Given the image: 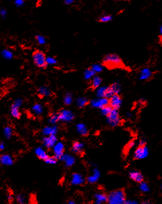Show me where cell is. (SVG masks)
<instances>
[{
	"mask_svg": "<svg viewBox=\"0 0 162 204\" xmlns=\"http://www.w3.org/2000/svg\"><path fill=\"white\" fill-rule=\"evenodd\" d=\"M102 65L108 69H116L124 66L121 58L117 54L106 55L103 59Z\"/></svg>",
	"mask_w": 162,
	"mask_h": 204,
	"instance_id": "6da1fadb",
	"label": "cell"
},
{
	"mask_svg": "<svg viewBox=\"0 0 162 204\" xmlns=\"http://www.w3.org/2000/svg\"><path fill=\"white\" fill-rule=\"evenodd\" d=\"M108 202L110 204L125 203L126 197L123 190L113 191L108 195Z\"/></svg>",
	"mask_w": 162,
	"mask_h": 204,
	"instance_id": "7a4b0ae2",
	"label": "cell"
},
{
	"mask_svg": "<svg viewBox=\"0 0 162 204\" xmlns=\"http://www.w3.org/2000/svg\"><path fill=\"white\" fill-rule=\"evenodd\" d=\"M33 62L36 66L39 68H46L47 66V57L45 53L40 50H35L32 53Z\"/></svg>",
	"mask_w": 162,
	"mask_h": 204,
	"instance_id": "3957f363",
	"label": "cell"
},
{
	"mask_svg": "<svg viewBox=\"0 0 162 204\" xmlns=\"http://www.w3.org/2000/svg\"><path fill=\"white\" fill-rule=\"evenodd\" d=\"M107 120L108 123L113 127L120 125L121 119H120L117 109H112L110 113L107 116Z\"/></svg>",
	"mask_w": 162,
	"mask_h": 204,
	"instance_id": "277c9868",
	"label": "cell"
},
{
	"mask_svg": "<svg viewBox=\"0 0 162 204\" xmlns=\"http://www.w3.org/2000/svg\"><path fill=\"white\" fill-rule=\"evenodd\" d=\"M149 149L145 145L139 146L134 152V158L137 160H143L148 156Z\"/></svg>",
	"mask_w": 162,
	"mask_h": 204,
	"instance_id": "5b68a950",
	"label": "cell"
},
{
	"mask_svg": "<svg viewBox=\"0 0 162 204\" xmlns=\"http://www.w3.org/2000/svg\"><path fill=\"white\" fill-rule=\"evenodd\" d=\"M122 99L118 94H114L109 99V105L114 109H118L122 104Z\"/></svg>",
	"mask_w": 162,
	"mask_h": 204,
	"instance_id": "8992f818",
	"label": "cell"
},
{
	"mask_svg": "<svg viewBox=\"0 0 162 204\" xmlns=\"http://www.w3.org/2000/svg\"><path fill=\"white\" fill-rule=\"evenodd\" d=\"M113 94V92L110 87H102L100 88L97 91V96L100 98H109Z\"/></svg>",
	"mask_w": 162,
	"mask_h": 204,
	"instance_id": "52a82bcc",
	"label": "cell"
},
{
	"mask_svg": "<svg viewBox=\"0 0 162 204\" xmlns=\"http://www.w3.org/2000/svg\"><path fill=\"white\" fill-rule=\"evenodd\" d=\"M91 105L94 107L102 109L104 106L109 105V99L108 98H100L99 99H96L91 101Z\"/></svg>",
	"mask_w": 162,
	"mask_h": 204,
	"instance_id": "ba28073f",
	"label": "cell"
},
{
	"mask_svg": "<svg viewBox=\"0 0 162 204\" xmlns=\"http://www.w3.org/2000/svg\"><path fill=\"white\" fill-rule=\"evenodd\" d=\"M152 74H153V73H152V71L149 68H143V69H141V71L140 72L139 79L141 80H143V81H144V80H147L149 78H151L152 77Z\"/></svg>",
	"mask_w": 162,
	"mask_h": 204,
	"instance_id": "9c48e42d",
	"label": "cell"
},
{
	"mask_svg": "<svg viewBox=\"0 0 162 204\" xmlns=\"http://www.w3.org/2000/svg\"><path fill=\"white\" fill-rule=\"evenodd\" d=\"M130 178L136 183H141L143 181V176L141 172L137 171H132L129 172Z\"/></svg>",
	"mask_w": 162,
	"mask_h": 204,
	"instance_id": "30bf717a",
	"label": "cell"
},
{
	"mask_svg": "<svg viewBox=\"0 0 162 204\" xmlns=\"http://www.w3.org/2000/svg\"><path fill=\"white\" fill-rule=\"evenodd\" d=\"M64 145L62 143H57L54 145V153L56 158L62 157L64 152Z\"/></svg>",
	"mask_w": 162,
	"mask_h": 204,
	"instance_id": "8fae6325",
	"label": "cell"
},
{
	"mask_svg": "<svg viewBox=\"0 0 162 204\" xmlns=\"http://www.w3.org/2000/svg\"><path fill=\"white\" fill-rule=\"evenodd\" d=\"M57 142V138L55 135H50L49 137H45L44 139V144L47 148H52L54 146Z\"/></svg>",
	"mask_w": 162,
	"mask_h": 204,
	"instance_id": "7c38bea8",
	"label": "cell"
},
{
	"mask_svg": "<svg viewBox=\"0 0 162 204\" xmlns=\"http://www.w3.org/2000/svg\"><path fill=\"white\" fill-rule=\"evenodd\" d=\"M73 117V115H72V113L67 111H62V112L61 113H59V115H58V119H59L64 121L71 120Z\"/></svg>",
	"mask_w": 162,
	"mask_h": 204,
	"instance_id": "4fadbf2b",
	"label": "cell"
},
{
	"mask_svg": "<svg viewBox=\"0 0 162 204\" xmlns=\"http://www.w3.org/2000/svg\"><path fill=\"white\" fill-rule=\"evenodd\" d=\"M72 150L77 154H81L84 151V144L79 142H74L72 146Z\"/></svg>",
	"mask_w": 162,
	"mask_h": 204,
	"instance_id": "5bb4252c",
	"label": "cell"
},
{
	"mask_svg": "<svg viewBox=\"0 0 162 204\" xmlns=\"http://www.w3.org/2000/svg\"><path fill=\"white\" fill-rule=\"evenodd\" d=\"M11 115L14 116V118L19 119L21 116V113L19 110L18 105L16 104H13L11 107Z\"/></svg>",
	"mask_w": 162,
	"mask_h": 204,
	"instance_id": "9a60e30c",
	"label": "cell"
},
{
	"mask_svg": "<svg viewBox=\"0 0 162 204\" xmlns=\"http://www.w3.org/2000/svg\"><path fill=\"white\" fill-rule=\"evenodd\" d=\"M84 182L83 177L79 174H74L72 176V183L74 184H81Z\"/></svg>",
	"mask_w": 162,
	"mask_h": 204,
	"instance_id": "2e32d148",
	"label": "cell"
},
{
	"mask_svg": "<svg viewBox=\"0 0 162 204\" xmlns=\"http://www.w3.org/2000/svg\"><path fill=\"white\" fill-rule=\"evenodd\" d=\"M0 162L5 165H11L13 163L12 159L8 155H2L0 156Z\"/></svg>",
	"mask_w": 162,
	"mask_h": 204,
	"instance_id": "e0dca14e",
	"label": "cell"
},
{
	"mask_svg": "<svg viewBox=\"0 0 162 204\" xmlns=\"http://www.w3.org/2000/svg\"><path fill=\"white\" fill-rule=\"evenodd\" d=\"M96 203H102L108 201V196L104 193H97L95 195Z\"/></svg>",
	"mask_w": 162,
	"mask_h": 204,
	"instance_id": "ac0fdd59",
	"label": "cell"
},
{
	"mask_svg": "<svg viewBox=\"0 0 162 204\" xmlns=\"http://www.w3.org/2000/svg\"><path fill=\"white\" fill-rule=\"evenodd\" d=\"M36 154H37V156L40 159H42L44 160H45L48 157H49L48 154H47V152H46L45 150L42 149L41 148H38L36 150Z\"/></svg>",
	"mask_w": 162,
	"mask_h": 204,
	"instance_id": "d6986e66",
	"label": "cell"
},
{
	"mask_svg": "<svg viewBox=\"0 0 162 204\" xmlns=\"http://www.w3.org/2000/svg\"><path fill=\"white\" fill-rule=\"evenodd\" d=\"M99 177H100V172L98 171V169H94L93 175L89 177L88 180L89 183H94L98 180Z\"/></svg>",
	"mask_w": 162,
	"mask_h": 204,
	"instance_id": "ffe728a7",
	"label": "cell"
},
{
	"mask_svg": "<svg viewBox=\"0 0 162 204\" xmlns=\"http://www.w3.org/2000/svg\"><path fill=\"white\" fill-rule=\"evenodd\" d=\"M102 83V79L98 76H94L91 80V87L93 88H97Z\"/></svg>",
	"mask_w": 162,
	"mask_h": 204,
	"instance_id": "44dd1931",
	"label": "cell"
},
{
	"mask_svg": "<svg viewBox=\"0 0 162 204\" xmlns=\"http://www.w3.org/2000/svg\"><path fill=\"white\" fill-rule=\"evenodd\" d=\"M77 132H78L81 135L86 136L88 134V130L87 127L84 124H79L77 126Z\"/></svg>",
	"mask_w": 162,
	"mask_h": 204,
	"instance_id": "7402d4cb",
	"label": "cell"
},
{
	"mask_svg": "<svg viewBox=\"0 0 162 204\" xmlns=\"http://www.w3.org/2000/svg\"><path fill=\"white\" fill-rule=\"evenodd\" d=\"M95 75L96 72L92 69V68L90 67L87 69L85 71V73H84V77H85V79L86 80H89L92 78Z\"/></svg>",
	"mask_w": 162,
	"mask_h": 204,
	"instance_id": "603a6c76",
	"label": "cell"
},
{
	"mask_svg": "<svg viewBox=\"0 0 162 204\" xmlns=\"http://www.w3.org/2000/svg\"><path fill=\"white\" fill-rule=\"evenodd\" d=\"M139 189L142 192H144V193L149 192L150 190L148 184L145 183V182H144L143 181L141 182V183H139Z\"/></svg>",
	"mask_w": 162,
	"mask_h": 204,
	"instance_id": "cb8c5ba5",
	"label": "cell"
},
{
	"mask_svg": "<svg viewBox=\"0 0 162 204\" xmlns=\"http://www.w3.org/2000/svg\"><path fill=\"white\" fill-rule=\"evenodd\" d=\"M112 20V16L111 15H103L100 18H99V22L102 23H106L109 22Z\"/></svg>",
	"mask_w": 162,
	"mask_h": 204,
	"instance_id": "d4e9b609",
	"label": "cell"
},
{
	"mask_svg": "<svg viewBox=\"0 0 162 204\" xmlns=\"http://www.w3.org/2000/svg\"><path fill=\"white\" fill-rule=\"evenodd\" d=\"M112 109H113L111 107L110 105H107V106H104V107H102V108L101 109V112H102V113L104 115H105V116H107L110 113V112H111V111H112Z\"/></svg>",
	"mask_w": 162,
	"mask_h": 204,
	"instance_id": "484cf974",
	"label": "cell"
},
{
	"mask_svg": "<svg viewBox=\"0 0 162 204\" xmlns=\"http://www.w3.org/2000/svg\"><path fill=\"white\" fill-rule=\"evenodd\" d=\"M35 40L37 41L38 44L39 45H45L46 43V38L44 36L38 35L35 36Z\"/></svg>",
	"mask_w": 162,
	"mask_h": 204,
	"instance_id": "4316f807",
	"label": "cell"
},
{
	"mask_svg": "<svg viewBox=\"0 0 162 204\" xmlns=\"http://www.w3.org/2000/svg\"><path fill=\"white\" fill-rule=\"evenodd\" d=\"M103 67H104V65L102 64H96L93 65L92 66H91V68H92V69L96 72V73H100L102 71Z\"/></svg>",
	"mask_w": 162,
	"mask_h": 204,
	"instance_id": "83f0119b",
	"label": "cell"
},
{
	"mask_svg": "<svg viewBox=\"0 0 162 204\" xmlns=\"http://www.w3.org/2000/svg\"><path fill=\"white\" fill-rule=\"evenodd\" d=\"M32 111L35 112V113L37 114V115H40L42 112V107L40 104H35V106H33Z\"/></svg>",
	"mask_w": 162,
	"mask_h": 204,
	"instance_id": "f1b7e54d",
	"label": "cell"
},
{
	"mask_svg": "<svg viewBox=\"0 0 162 204\" xmlns=\"http://www.w3.org/2000/svg\"><path fill=\"white\" fill-rule=\"evenodd\" d=\"M88 103V100L84 98H79L78 101H77V104H78V106H79V107H84V106H85Z\"/></svg>",
	"mask_w": 162,
	"mask_h": 204,
	"instance_id": "f546056e",
	"label": "cell"
},
{
	"mask_svg": "<svg viewBox=\"0 0 162 204\" xmlns=\"http://www.w3.org/2000/svg\"><path fill=\"white\" fill-rule=\"evenodd\" d=\"M110 88L111 89H112L114 94H118L120 90V87L119 86V84H112V86H110Z\"/></svg>",
	"mask_w": 162,
	"mask_h": 204,
	"instance_id": "4dcf8cb0",
	"label": "cell"
},
{
	"mask_svg": "<svg viewBox=\"0 0 162 204\" xmlns=\"http://www.w3.org/2000/svg\"><path fill=\"white\" fill-rule=\"evenodd\" d=\"M65 162H66V165L67 166H71L73 164L74 162V158H72L71 156H67L66 158H65Z\"/></svg>",
	"mask_w": 162,
	"mask_h": 204,
	"instance_id": "1f68e13d",
	"label": "cell"
},
{
	"mask_svg": "<svg viewBox=\"0 0 162 204\" xmlns=\"http://www.w3.org/2000/svg\"><path fill=\"white\" fill-rule=\"evenodd\" d=\"M55 128H50V127H47L45 128L43 132H45V134L47 135H54V133L55 132Z\"/></svg>",
	"mask_w": 162,
	"mask_h": 204,
	"instance_id": "d6a6232c",
	"label": "cell"
},
{
	"mask_svg": "<svg viewBox=\"0 0 162 204\" xmlns=\"http://www.w3.org/2000/svg\"><path fill=\"white\" fill-rule=\"evenodd\" d=\"M4 133H5V135H6V137L10 138L12 135V130L11 128L6 127L4 130Z\"/></svg>",
	"mask_w": 162,
	"mask_h": 204,
	"instance_id": "836d02e7",
	"label": "cell"
},
{
	"mask_svg": "<svg viewBox=\"0 0 162 204\" xmlns=\"http://www.w3.org/2000/svg\"><path fill=\"white\" fill-rule=\"evenodd\" d=\"M71 102H72V98L71 95H69V94H67V95L65 96V98H64L65 104H67V105H69V104H71Z\"/></svg>",
	"mask_w": 162,
	"mask_h": 204,
	"instance_id": "e575fe53",
	"label": "cell"
},
{
	"mask_svg": "<svg viewBox=\"0 0 162 204\" xmlns=\"http://www.w3.org/2000/svg\"><path fill=\"white\" fill-rule=\"evenodd\" d=\"M45 162L49 164H55L57 162V158L56 157H48L45 160Z\"/></svg>",
	"mask_w": 162,
	"mask_h": 204,
	"instance_id": "d590c367",
	"label": "cell"
},
{
	"mask_svg": "<svg viewBox=\"0 0 162 204\" xmlns=\"http://www.w3.org/2000/svg\"><path fill=\"white\" fill-rule=\"evenodd\" d=\"M2 55H3V56L5 58H6V59H10V58L12 57V53L9 52L8 50L4 51L2 52Z\"/></svg>",
	"mask_w": 162,
	"mask_h": 204,
	"instance_id": "8d00e7d4",
	"label": "cell"
},
{
	"mask_svg": "<svg viewBox=\"0 0 162 204\" xmlns=\"http://www.w3.org/2000/svg\"><path fill=\"white\" fill-rule=\"evenodd\" d=\"M47 64L49 65H54L55 64H57V60L53 57H47Z\"/></svg>",
	"mask_w": 162,
	"mask_h": 204,
	"instance_id": "74e56055",
	"label": "cell"
},
{
	"mask_svg": "<svg viewBox=\"0 0 162 204\" xmlns=\"http://www.w3.org/2000/svg\"><path fill=\"white\" fill-rule=\"evenodd\" d=\"M135 145V142L134 140H131V141H130V142H129V144H127V148L128 150H130V149H131V148H134Z\"/></svg>",
	"mask_w": 162,
	"mask_h": 204,
	"instance_id": "f35d334b",
	"label": "cell"
},
{
	"mask_svg": "<svg viewBox=\"0 0 162 204\" xmlns=\"http://www.w3.org/2000/svg\"><path fill=\"white\" fill-rule=\"evenodd\" d=\"M24 4V0H16L15 1V4L18 7L22 6Z\"/></svg>",
	"mask_w": 162,
	"mask_h": 204,
	"instance_id": "ab89813d",
	"label": "cell"
},
{
	"mask_svg": "<svg viewBox=\"0 0 162 204\" xmlns=\"http://www.w3.org/2000/svg\"><path fill=\"white\" fill-rule=\"evenodd\" d=\"M146 145V142L145 140L143 139H141L139 140V146H143V145Z\"/></svg>",
	"mask_w": 162,
	"mask_h": 204,
	"instance_id": "60d3db41",
	"label": "cell"
},
{
	"mask_svg": "<svg viewBox=\"0 0 162 204\" xmlns=\"http://www.w3.org/2000/svg\"><path fill=\"white\" fill-rule=\"evenodd\" d=\"M76 0H65V4L66 5H71L74 3Z\"/></svg>",
	"mask_w": 162,
	"mask_h": 204,
	"instance_id": "b9f144b4",
	"label": "cell"
},
{
	"mask_svg": "<svg viewBox=\"0 0 162 204\" xmlns=\"http://www.w3.org/2000/svg\"><path fill=\"white\" fill-rule=\"evenodd\" d=\"M4 148V144H0V150H3Z\"/></svg>",
	"mask_w": 162,
	"mask_h": 204,
	"instance_id": "7bdbcfd3",
	"label": "cell"
},
{
	"mask_svg": "<svg viewBox=\"0 0 162 204\" xmlns=\"http://www.w3.org/2000/svg\"><path fill=\"white\" fill-rule=\"evenodd\" d=\"M159 33H160V35H162V26H161L160 28H159Z\"/></svg>",
	"mask_w": 162,
	"mask_h": 204,
	"instance_id": "ee69618b",
	"label": "cell"
},
{
	"mask_svg": "<svg viewBox=\"0 0 162 204\" xmlns=\"http://www.w3.org/2000/svg\"><path fill=\"white\" fill-rule=\"evenodd\" d=\"M116 1H126V0H116Z\"/></svg>",
	"mask_w": 162,
	"mask_h": 204,
	"instance_id": "f6af8a7d",
	"label": "cell"
},
{
	"mask_svg": "<svg viewBox=\"0 0 162 204\" xmlns=\"http://www.w3.org/2000/svg\"><path fill=\"white\" fill-rule=\"evenodd\" d=\"M161 190H162V183H161Z\"/></svg>",
	"mask_w": 162,
	"mask_h": 204,
	"instance_id": "bcb514c9",
	"label": "cell"
}]
</instances>
